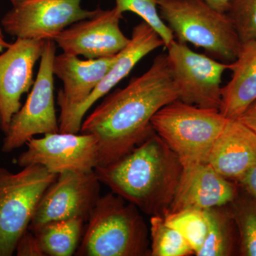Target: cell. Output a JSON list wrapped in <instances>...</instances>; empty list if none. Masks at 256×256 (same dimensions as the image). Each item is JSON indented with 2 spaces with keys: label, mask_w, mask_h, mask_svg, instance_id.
<instances>
[{
  "label": "cell",
  "mask_w": 256,
  "mask_h": 256,
  "mask_svg": "<svg viewBox=\"0 0 256 256\" xmlns=\"http://www.w3.org/2000/svg\"><path fill=\"white\" fill-rule=\"evenodd\" d=\"M178 98L166 54L156 56L127 86L108 94L82 121L80 130L97 138L98 166L114 162L146 140L154 132L153 116Z\"/></svg>",
  "instance_id": "6da1fadb"
},
{
  "label": "cell",
  "mask_w": 256,
  "mask_h": 256,
  "mask_svg": "<svg viewBox=\"0 0 256 256\" xmlns=\"http://www.w3.org/2000/svg\"><path fill=\"white\" fill-rule=\"evenodd\" d=\"M183 165L156 132L126 156L94 172L112 193L134 205L144 214H169Z\"/></svg>",
  "instance_id": "7a4b0ae2"
},
{
  "label": "cell",
  "mask_w": 256,
  "mask_h": 256,
  "mask_svg": "<svg viewBox=\"0 0 256 256\" xmlns=\"http://www.w3.org/2000/svg\"><path fill=\"white\" fill-rule=\"evenodd\" d=\"M140 210L110 192L100 196L75 255L150 256V237Z\"/></svg>",
  "instance_id": "3957f363"
},
{
  "label": "cell",
  "mask_w": 256,
  "mask_h": 256,
  "mask_svg": "<svg viewBox=\"0 0 256 256\" xmlns=\"http://www.w3.org/2000/svg\"><path fill=\"white\" fill-rule=\"evenodd\" d=\"M160 16L180 43L204 48L224 62L236 60L242 42L226 13L205 0H156Z\"/></svg>",
  "instance_id": "277c9868"
},
{
  "label": "cell",
  "mask_w": 256,
  "mask_h": 256,
  "mask_svg": "<svg viewBox=\"0 0 256 256\" xmlns=\"http://www.w3.org/2000/svg\"><path fill=\"white\" fill-rule=\"evenodd\" d=\"M220 110L175 100L152 118L153 130L170 146L184 166L208 163L216 140L228 122Z\"/></svg>",
  "instance_id": "5b68a950"
},
{
  "label": "cell",
  "mask_w": 256,
  "mask_h": 256,
  "mask_svg": "<svg viewBox=\"0 0 256 256\" xmlns=\"http://www.w3.org/2000/svg\"><path fill=\"white\" fill-rule=\"evenodd\" d=\"M58 174L40 164L13 173L0 166V256L15 254L38 202Z\"/></svg>",
  "instance_id": "8992f818"
},
{
  "label": "cell",
  "mask_w": 256,
  "mask_h": 256,
  "mask_svg": "<svg viewBox=\"0 0 256 256\" xmlns=\"http://www.w3.org/2000/svg\"><path fill=\"white\" fill-rule=\"evenodd\" d=\"M55 42H45L40 66L26 102L13 116L8 132L3 139L2 152H11L21 148L36 134L60 132L56 114L54 60Z\"/></svg>",
  "instance_id": "52a82bcc"
},
{
  "label": "cell",
  "mask_w": 256,
  "mask_h": 256,
  "mask_svg": "<svg viewBox=\"0 0 256 256\" xmlns=\"http://www.w3.org/2000/svg\"><path fill=\"white\" fill-rule=\"evenodd\" d=\"M166 48L178 100L204 108L220 110L222 77L226 70H230L232 63H222L196 53L186 44L176 40Z\"/></svg>",
  "instance_id": "ba28073f"
},
{
  "label": "cell",
  "mask_w": 256,
  "mask_h": 256,
  "mask_svg": "<svg viewBox=\"0 0 256 256\" xmlns=\"http://www.w3.org/2000/svg\"><path fill=\"white\" fill-rule=\"evenodd\" d=\"M82 0H18L2 18L3 30L16 38L54 40L73 24L95 14Z\"/></svg>",
  "instance_id": "9c48e42d"
},
{
  "label": "cell",
  "mask_w": 256,
  "mask_h": 256,
  "mask_svg": "<svg viewBox=\"0 0 256 256\" xmlns=\"http://www.w3.org/2000/svg\"><path fill=\"white\" fill-rule=\"evenodd\" d=\"M100 184L94 171L60 173L44 193L28 230L33 232L44 224L72 218L87 222L100 197Z\"/></svg>",
  "instance_id": "30bf717a"
},
{
  "label": "cell",
  "mask_w": 256,
  "mask_h": 256,
  "mask_svg": "<svg viewBox=\"0 0 256 256\" xmlns=\"http://www.w3.org/2000/svg\"><path fill=\"white\" fill-rule=\"evenodd\" d=\"M28 149L18 156L21 168L40 164L50 172H92L98 165L97 138L92 134L54 132L43 138H32L26 143Z\"/></svg>",
  "instance_id": "8fae6325"
},
{
  "label": "cell",
  "mask_w": 256,
  "mask_h": 256,
  "mask_svg": "<svg viewBox=\"0 0 256 256\" xmlns=\"http://www.w3.org/2000/svg\"><path fill=\"white\" fill-rule=\"evenodd\" d=\"M124 15L116 8L96 10L90 18L69 26L54 42L64 53L82 56L87 60L114 56L127 46L130 38L120 28Z\"/></svg>",
  "instance_id": "7c38bea8"
},
{
  "label": "cell",
  "mask_w": 256,
  "mask_h": 256,
  "mask_svg": "<svg viewBox=\"0 0 256 256\" xmlns=\"http://www.w3.org/2000/svg\"><path fill=\"white\" fill-rule=\"evenodd\" d=\"M45 42L16 38L0 54V130L4 134L22 106V97L34 82V68L41 58Z\"/></svg>",
  "instance_id": "4fadbf2b"
},
{
  "label": "cell",
  "mask_w": 256,
  "mask_h": 256,
  "mask_svg": "<svg viewBox=\"0 0 256 256\" xmlns=\"http://www.w3.org/2000/svg\"><path fill=\"white\" fill-rule=\"evenodd\" d=\"M117 55L87 60H80L77 56L64 52L56 55L54 74L63 82V88L60 89L57 96V104L60 108V130L94 92L114 65Z\"/></svg>",
  "instance_id": "5bb4252c"
},
{
  "label": "cell",
  "mask_w": 256,
  "mask_h": 256,
  "mask_svg": "<svg viewBox=\"0 0 256 256\" xmlns=\"http://www.w3.org/2000/svg\"><path fill=\"white\" fill-rule=\"evenodd\" d=\"M162 46H164V42L149 24L142 21L136 25L133 28L129 43L118 54L114 65L86 100L76 109L60 132H80L84 116L96 101L108 95L118 84L128 76L140 60Z\"/></svg>",
  "instance_id": "9a60e30c"
},
{
  "label": "cell",
  "mask_w": 256,
  "mask_h": 256,
  "mask_svg": "<svg viewBox=\"0 0 256 256\" xmlns=\"http://www.w3.org/2000/svg\"><path fill=\"white\" fill-rule=\"evenodd\" d=\"M183 168L169 213L226 206L236 196L240 188L238 184L224 178L208 163Z\"/></svg>",
  "instance_id": "2e32d148"
},
{
  "label": "cell",
  "mask_w": 256,
  "mask_h": 256,
  "mask_svg": "<svg viewBox=\"0 0 256 256\" xmlns=\"http://www.w3.org/2000/svg\"><path fill=\"white\" fill-rule=\"evenodd\" d=\"M208 163L224 178L238 184L256 164V134L238 119H229L216 140Z\"/></svg>",
  "instance_id": "e0dca14e"
},
{
  "label": "cell",
  "mask_w": 256,
  "mask_h": 256,
  "mask_svg": "<svg viewBox=\"0 0 256 256\" xmlns=\"http://www.w3.org/2000/svg\"><path fill=\"white\" fill-rule=\"evenodd\" d=\"M230 70V80L222 87L220 111L227 118L237 119L256 100V40L242 44Z\"/></svg>",
  "instance_id": "ac0fdd59"
},
{
  "label": "cell",
  "mask_w": 256,
  "mask_h": 256,
  "mask_svg": "<svg viewBox=\"0 0 256 256\" xmlns=\"http://www.w3.org/2000/svg\"><path fill=\"white\" fill-rule=\"evenodd\" d=\"M208 230L197 256H232L238 254V234L227 205L204 210Z\"/></svg>",
  "instance_id": "d6986e66"
},
{
  "label": "cell",
  "mask_w": 256,
  "mask_h": 256,
  "mask_svg": "<svg viewBox=\"0 0 256 256\" xmlns=\"http://www.w3.org/2000/svg\"><path fill=\"white\" fill-rule=\"evenodd\" d=\"M85 223L82 218L57 220L44 224L32 232L44 256H70L78 249Z\"/></svg>",
  "instance_id": "ffe728a7"
},
{
  "label": "cell",
  "mask_w": 256,
  "mask_h": 256,
  "mask_svg": "<svg viewBox=\"0 0 256 256\" xmlns=\"http://www.w3.org/2000/svg\"><path fill=\"white\" fill-rule=\"evenodd\" d=\"M227 206L238 230L239 255L256 256V198L240 186Z\"/></svg>",
  "instance_id": "44dd1931"
},
{
  "label": "cell",
  "mask_w": 256,
  "mask_h": 256,
  "mask_svg": "<svg viewBox=\"0 0 256 256\" xmlns=\"http://www.w3.org/2000/svg\"><path fill=\"white\" fill-rule=\"evenodd\" d=\"M150 256H188L194 255L182 234L165 223L164 217L154 216L150 226Z\"/></svg>",
  "instance_id": "7402d4cb"
},
{
  "label": "cell",
  "mask_w": 256,
  "mask_h": 256,
  "mask_svg": "<svg viewBox=\"0 0 256 256\" xmlns=\"http://www.w3.org/2000/svg\"><path fill=\"white\" fill-rule=\"evenodd\" d=\"M165 223L182 234L196 255L206 239L208 223L204 210H184L169 213Z\"/></svg>",
  "instance_id": "603a6c76"
},
{
  "label": "cell",
  "mask_w": 256,
  "mask_h": 256,
  "mask_svg": "<svg viewBox=\"0 0 256 256\" xmlns=\"http://www.w3.org/2000/svg\"><path fill=\"white\" fill-rule=\"evenodd\" d=\"M114 8L121 14L131 12L140 16L160 35L165 48L174 41L172 32L160 16L156 0H116Z\"/></svg>",
  "instance_id": "cb8c5ba5"
},
{
  "label": "cell",
  "mask_w": 256,
  "mask_h": 256,
  "mask_svg": "<svg viewBox=\"0 0 256 256\" xmlns=\"http://www.w3.org/2000/svg\"><path fill=\"white\" fill-rule=\"evenodd\" d=\"M226 14L242 43L256 40V0H230Z\"/></svg>",
  "instance_id": "d4e9b609"
},
{
  "label": "cell",
  "mask_w": 256,
  "mask_h": 256,
  "mask_svg": "<svg viewBox=\"0 0 256 256\" xmlns=\"http://www.w3.org/2000/svg\"><path fill=\"white\" fill-rule=\"evenodd\" d=\"M15 254L18 256H44L40 249L36 236L28 229L18 240Z\"/></svg>",
  "instance_id": "484cf974"
},
{
  "label": "cell",
  "mask_w": 256,
  "mask_h": 256,
  "mask_svg": "<svg viewBox=\"0 0 256 256\" xmlns=\"http://www.w3.org/2000/svg\"><path fill=\"white\" fill-rule=\"evenodd\" d=\"M238 184L256 198V164L242 178Z\"/></svg>",
  "instance_id": "4316f807"
},
{
  "label": "cell",
  "mask_w": 256,
  "mask_h": 256,
  "mask_svg": "<svg viewBox=\"0 0 256 256\" xmlns=\"http://www.w3.org/2000/svg\"><path fill=\"white\" fill-rule=\"evenodd\" d=\"M237 119L252 130L256 134V100H254Z\"/></svg>",
  "instance_id": "83f0119b"
},
{
  "label": "cell",
  "mask_w": 256,
  "mask_h": 256,
  "mask_svg": "<svg viewBox=\"0 0 256 256\" xmlns=\"http://www.w3.org/2000/svg\"><path fill=\"white\" fill-rule=\"evenodd\" d=\"M208 4L220 12L226 13L230 0H205Z\"/></svg>",
  "instance_id": "f1b7e54d"
},
{
  "label": "cell",
  "mask_w": 256,
  "mask_h": 256,
  "mask_svg": "<svg viewBox=\"0 0 256 256\" xmlns=\"http://www.w3.org/2000/svg\"><path fill=\"white\" fill-rule=\"evenodd\" d=\"M10 44H11V43L6 41L4 34H3L2 30L0 28V53L6 50L10 46Z\"/></svg>",
  "instance_id": "f546056e"
},
{
  "label": "cell",
  "mask_w": 256,
  "mask_h": 256,
  "mask_svg": "<svg viewBox=\"0 0 256 256\" xmlns=\"http://www.w3.org/2000/svg\"><path fill=\"white\" fill-rule=\"evenodd\" d=\"M18 1V0H10V2H11L12 4H14L16 2Z\"/></svg>",
  "instance_id": "4dcf8cb0"
}]
</instances>
